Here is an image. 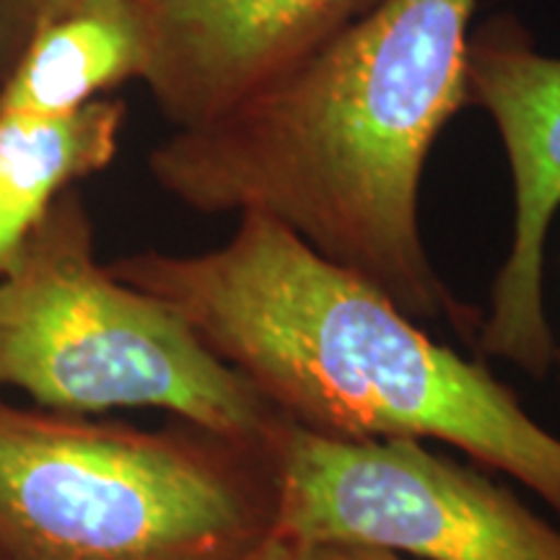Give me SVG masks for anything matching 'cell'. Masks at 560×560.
<instances>
[{
    "label": "cell",
    "instance_id": "obj_9",
    "mask_svg": "<svg viewBox=\"0 0 560 560\" xmlns=\"http://www.w3.org/2000/svg\"><path fill=\"white\" fill-rule=\"evenodd\" d=\"M125 107L94 100L60 117H0V270L75 182L107 170Z\"/></svg>",
    "mask_w": 560,
    "mask_h": 560
},
{
    "label": "cell",
    "instance_id": "obj_8",
    "mask_svg": "<svg viewBox=\"0 0 560 560\" xmlns=\"http://www.w3.org/2000/svg\"><path fill=\"white\" fill-rule=\"evenodd\" d=\"M151 32L140 0H81L21 47L0 89V117H60L143 81Z\"/></svg>",
    "mask_w": 560,
    "mask_h": 560
},
{
    "label": "cell",
    "instance_id": "obj_4",
    "mask_svg": "<svg viewBox=\"0 0 560 560\" xmlns=\"http://www.w3.org/2000/svg\"><path fill=\"white\" fill-rule=\"evenodd\" d=\"M0 389L66 416L164 410L268 450L291 423L170 304L96 260L89 213L73 187L0 270Z\"/></svg>",
    "mask_w": 560,
    "mask_h": 560
},
{
    "label": "cell",
    "instance_id": "obj_2",
    "mask_svg": "<svg viewBox=\"0 0 560 560\" xmlns=\"http://www.w3.org/2000/svg\"><path fill=\"white\" fill-rule=\"evenodd\" d=\"M109 270L170 304L301 429L441 441L520 480L560 520V439L516 392L268 215L242 213L231 240L200 255L138 252Z\"/></svg>",
    "mask_w": 560,
    "mask_h": 560
},
{
    "label": "cell",
    "instance_id": "obj_6",
    "mask_svg": "<svg viewBox=\"0 0 560 560\" xmlns=\"http://www.w3.org/2000/svg\"><path fill=\"white\" fill-rule=\"evenodd\" d=\"M467 104L490 115L514 179V236L478 346L545 380L558 361L545 306V247L560 208V58L537 50L520 21L495 16L470 37Z\"/></svg>",
    "mask_w": 560,
    "mask_h": 560
},
{
    "label": "cell",
    "instance_id": "obj_3",
    "mask_svg": "<svg viewBox=\"0 0 560 560\" xmlns=\"http://www.w3.org/2000/svg\"><path fill=\"white\" fill-rule=\"evenodd\" d=\"M278 503V446L0 400V560H240Z\"/></svg>",
    "mask_w": 560,
    "mask_h": 560
},
{
    "label": "cell",
    "instance_id": "obj_12",
    "mask_svg": "<svg viewBox=\"0 0 560 560\" xmlns=\"http://www.w3.org/2000/svg\"><path fill=\"white\" fill-rule=\"evenodd\" d=\"M240 560H296V548L272 532L268 540H262L255 550H249Z\"/></svg>",
    "mask_w": 560,
    "mask_h": 560
},
{
    "label": "cell",
    "instance_id": "obj_5",
    "mask_svg": "<svg viewBox=\"0 0 560 560\" xmlns=\"http://www.w3.org/2000/svg\"><path fill=\"white\" fill-rule=\"evenodd\" d=\"M276 535L420 560H560V529L501 482L412 439H338L289 423Z\"/></svg>",
    "mask_w": 560,
    "mask_h": 560
},
{
    "label": "cell",
    "instance_id": "obj_10",
    "mask_svg": "<svg viewBox=\"0 0 560 560\" xmlns=\"http://www.w3.org/2000/svg\"><path fill=\"white\" fill-rule=\"evenodd\" d=\"M79 3L81 0H0V60L11 66L32 34Z\"/></svg>",
    "mask_w": 560,
    "mask_h": 560
},
{
    "label": "cell",
    "instance_id": "obj_1",
    "mask_svg": "<svg viewBox=\"0 0 560 560\" xmlns=\"http://www.w3.org/2000/svg\"><path fill=\"white\" fill-rule=\"evenodd\" d=\"M478 0H376L296 66L151 153L156 182L200 213L268 215L418 322L470 340L478 312L433 268L420 179L467 107Z\"/></svg>",
    "mask_w": 560,
    "mask_h": 560
},
{
    "label": "cell",
    "instance_id": "obj_11",
    "mask_svg": "<svg viewBox=\"0 0 560 560\" xmlns=\"http://www.w3.org/2000/svg\"><path fill=\"white\" fill-rule=\"evenodd\" d=\"M296 560H405L382 548H363V545H312L296 548Z\"/></svg>",
    "mask_w": 560,
    "mask_h": 560
},
{
    "label": "cell",
    "instance_id": "obj_7",
    "mask_svg": "<svg viewBox=\"0 0 560 560\" xmlns=\"http://www.w3.org/2000/svg\"><path fill=\"white\" fill-rule=\"evenodd\" d=\"M151 32L143 81L179 130L198 128L296 66L369 0H140Z\"/></svg>",
    "mask_w": 560,
    "mask_h": 560
}]
</instances>
